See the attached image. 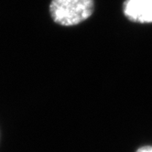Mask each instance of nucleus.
<instances>
[{"label": "nucleus", "instance_id": "obj_1", "mask_svg": "<svg viewBox=\"0 0 152 152\" xmlns=\"http://www.w3.org/2000/svg\"><path fill=\"white\" fill-rule=\"evenodd\" d=\"M94 0H51L50 13L54 22L64 27L78 25L94 13Z\"/></svg>", "mask_w": 152, "mask_h": 152}, {"label": "nucleus", "instance_id": "obj_2", "mask_svg": "<svg viewBox=\"0 0 152 152\" xmlns=\"http://www.w3.org/2000/svg\"><path fill=\"white\" fill-rule=\"evenodd\" d=\"M123 12L133 22L152 23V0H126Z\"/></svg>", "mask_w": 152, "mask_h": 152}, {"label": "nucleus", "instance_id": "obj_3", "mask_svg": "<svg viewBox=\"0 0 152 152\" xmlns=\"http://www.w3.org/2000/svg\"><path fill=\"white\" fill-rule=\"evenodd\" d=\"M137 152H152V147H150V146L141 147L137 150Z\"/></svg>", "mask_w": 152, "mask_h": 152}]
</instances>
